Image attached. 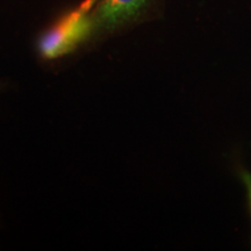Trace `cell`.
<instances>
[{"mask_svg":"<svg viewBox=\"0 0 251 251\" xmlns=\"http://www.w3.org/2000/svg\"><path fill=\"white\" fill-rule=\"evenodd\" d=\"M97 0H86L79 7L64 15L41 37L40 54L47 59L61 57L71 52L85 41L94 28L93 15L90 9Z\"/></svg>","mask_w":251,"mask_h":251,"instance_id":"cell-1","label":"cell"},{"mask_svg":"<svg viewBox=\"0 0 251 251\" xmlns=\"http://www.w3.org/2000/svg\"><path fill=\"white\" fill-rule=\"evenodd\" d=\"M149 0H102L93 15L96 29H113L136 17Z\"/></svg>","mask_w":251,"mask_h":251,"instance_id":"cell-2","label":"cell"},{"mask_svg":"<svg viewBox=\"0 0 251 251\" xmlns=\"http://www.w3.org/2000/svg\"><path fill=\"white\" fill-rule=\"evenodd\" d=\"M240 178L244 186V190H246L247 202L248 206H249V211L251 213V174L249 171L242 169V170L240 171Z\"/></svg>","mask_w":251,"mask_h":251,"instance_id":"cell-3","label":"cell"}]
</instances>
